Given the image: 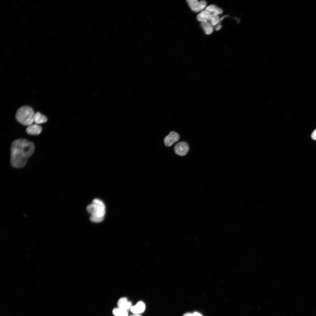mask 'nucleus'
Returning <instances> with one entry per match:
<instances>
[{"instance_id":"nucleus-1","label":"nucleus","mask_w":316,"mask_h":316,"mask_svg":"<svg viewBox=\"0 0 316 316\" xmlns=\"http://www.w3.org/2000/svg\"><path fill=\"white\" fill-rule=\"evenodd\" d=\"M34 149V144L26 140L18 139L14 141L11 147L10 162L12 166L16 168L24 166Z\"/></svg>"},{"instance_id":"nucleus-2","label":"nucleus","mask_w":316,"mask_h":316,"mask_svg":"<svg viewBox=\"0 0 316 316\" xmlns=\"http://www.w3.org/2000/svg\"><path fill=\"white\" fill-rule=\"evenodd\" d=\"M105 207L104 203L98 199H94L91 204L88 205L87 210L91 214L90 219L92 222H99L104 219Z\"/></svg>"},{"instance_id":"nucleus-3","label":"nucleus","mask_w":316,"mask_h":316,"mask_svg":"<svg viewBox=\"0 0 316 316\" xmlns=\"http://www.w3.org/2000/svg\"><path fill=\"white\" fill-rule=\"evenodd\" d=\"M34 112L32 108L28 106H24L17 111L16 117L17 121L21 124L29 126L34 122Z\"/></svg>"},{"instance_id":"nucleus-4","label":"nucleus","mask_w":316,"mask_h":316,"mask_svg":"<svg viewBox=\"0 0 316 316\" xmlns=\"http://www.w3.org/2000/svg\"><path fill=\"white\" fill-rule=\"evenodd\" d=\"M189 150L188 144L185 142H180L176 144L174 147L175 153L181 156L186 155Z\"/></svg>"},{"instance_id":"nucleus-5","label":"nucleus","mask_w":316,"mask_h":316,"mask_svg":"<svg viewBox=\"0 0 316 316\" xmlns=\"http://www.w3.org/2000/svg\"><path fill=\"white\" fill-rule=\"evenodd\" d=\"M179 138L180 136L178 133L172 131L164 138V144L167 147H170L177 141Z\"/></svg>"},{"instance_id":"nucleus-6","label":"nucleus","mask_w":316,"mask_h":316,"mask_svg":"<svg viewBox=\"0 0 316 316\" xmlns=\"http://www.w3.org/2000/svg\"><path fill=\"white\" fill-rule=\"evenodd\" d=\"M145 308L144 303L142 301H139L135 305L132 306L130 309L133 314H140L144 311Z\"/></svg>"},{"instance_id":"nucleus-7","label":"nucleus","mask_w":316,"mask_h":316,"mask_svg":"<svg viewBox=\"0 0 316 316\" xmlns=\"http://www.w3.org/2000/svg\"><path fill=\"white\" fill-rule=\"evenodd\" d=\"M42 130V127L37 124H32L26 128V132L29 134L37 135L40 133Z\"/></svg>"},{"instance_id":"nucleus-8","label":"nucleus","mask_w":316,"mask_h":316,"mask_svg":"<svg viewBox=\"0 0 316 316\" xmlns=\"http://www.w3.org/2000/svg\"><path fill=\"white\" fill-rule=\"evenodd\" d=\"M117 305L118 308L127 311L130 309L132 306L131 303L128 301L127 299L125 297L120 298L118 301Z\"/></svg>"},{"instance_id":"nucleus-9","label":"nucleus","mask_w":316,"mask_h":316,"mask_svg":"<svg viewBox=\"0 0 316 316\" xmlns=\"http://www.w3.org/2000/svg\"><path fill=\"white\" fill-rule=\"evenodd\" d=\"M34 122L36 124H40L46 122L47 120L46 117L40 112L35 113L34 116Z\"/></svg>"},{"instance_id":"nucleus-10","label":"nucleus","mask_w":316,"mask_h":316,"mask_svg":"<svg viewBox=\"0 0 316 316\" xmlns=\"http://www.w3.org/2000/svg\"><path fill=\"white\" fill-rule=\"evenodd\" d=\"M211 15V13L207 11H203L197 15V19L198 20L201 22L209 21Z\"/></svg>"},{"instance_id":"nucleus-11","label":"nucleus","mask_w":316,"mask_h":316,"mask_svg":"<svg viewBox=\"0 0 316 316\" xmlns=\"http://www.w3.org/2000/svg\"><path fill=\"white\" fill-rule=\"evenodd\" d=\"M201 25L207 35L211 34L213 31V27L209 21L201 22Z\"/></svg>"},{"instance_id":"nucleus-12","label":"nucleus","mask_w":316,"mask_h":316,"mask_svg":"<svg viewBox=\"0 0 316 316\" xmlns=\"http://www.w3.org/2000/svg\"><path fill=\"white\" fill-rule=\"evenodd\" d=\"M205 10L208 11L211 14L218 15L221 13L223 12L221 9L214 5H210L209 6L206 8Z\"/></svg>"},{"instance_id":"nucleus-13","label":"nucleus","mask_w":316,"mask_h":316,"mask_svg":"<svg viewBox=\"0 0 316 316\" xmlns=\"http://www.w3.org/2000/svg\"><path fill=\"white\" fill-rule=\"evenodd\" d=\"M112 313L115 316H128L127 311L118 307L114 308Z\"/></svg>"},{"instance_id":"nucleus-14","label":"nucleus","mask_w":316,"mask_h":316,"mask_svg":"<svg viewBox=\"0 0 316 316\" xmlns=\"http://www.w3.org/2000/svg\"><path fill=\"white\" fill-rule=\"evenodd\" d=\"M223 18V17H222L220 19L217 15L211 14L209 21L213 26H214L218 24Z\"/></svg>"},{"instance_id":"nucleus-15","label":"nucleus","mask_w":316,"mask_h":316,"mask_svg":"<svg viewBox=\"0 0 316 316\" xmlns=\"http://www.w3.org/2000/svg\"><path fill=\"white\" fill-rule=\"evenodd\" d=\"M190 8L192 11H195L198 4L197 0H188L187 1Z\"/></svg>"},{"instance_id":"nucleus-16","label":"nucleus","mask_w":316,"mask_h":316,"mask_svg":"<svg viewBox=\"0 0 316 316\" xmlns=\"http://www.w3.org/2000/svg\"><path fill=\"white\" fill-rule=\"evenodd\" d=\"M206 2L204 0H201L198 2L195 12H197L202 11L206 6Z\"/></svg>"},{"instance_id":"nucleus-17","label":"nucleus","mask_w":316,"mask_h":316,"mask_svg":"<svg viewBox=\"0 0 316 316\" xmlns=\"http://www.w3.org/2000/svg\"><path fill=\"white\" fill-rule=\"evenodd\" d=\"M311 137L313 140H316V129L312 133Z\"/></svg>"},{"instance_id":"nucleus-18","label":"nucleus","mask_w":316,"mask_h":316,"mask_svg":"<svg viewBox=\"0 0 316 316\" xmlns=\"http://www.w3.org/2000/svg\"><path fill=\"white\" fill-rule=\"evenodd\" d=\"M183 316H194L193 313H187L184 314Z\"/></svg>"},{"instance_id":"nucleus-19","label":"nucleus","mask_w":316,"mask_h":316,"mask_svg":"<svg viewBox=\"0 0 316 316\" xmlns=\"http://www.w3.org/2000/svg\"><path fill=\"white\" fill-rule=\"evenodd\" d=\"M193 314L194 316H202L200 313L197 312H194Z\"/></svg>"},{"instance_id":"nucleus-20","label":"nucleus","mask_w":316,"mask_h":316,"mask_svg":"<svg viewBox=\"0 0 316 316\" xmlns=\"http://www.w3.org/2000/svg\"><path fill=\"white\" fill-rule=\"evenodd\" d=\"M221 27V25L220 24H219L217 26V27H216V30H219L220 29Z\"/></svg>"},{"instance_id":"nucleus-21","label":"nucleus","mask_w":316,"mask_h":316,"mask_svg":"<svg viewBox=\"0 0 316 316\" xmlns=\"http://www.w3.org/2000/svg\"><path fill=\"white\" fill-rule=\"evenodd\" d=\"M130 316H141V315L139 314H134V315Z\"/></svg>"}]
</instances>
